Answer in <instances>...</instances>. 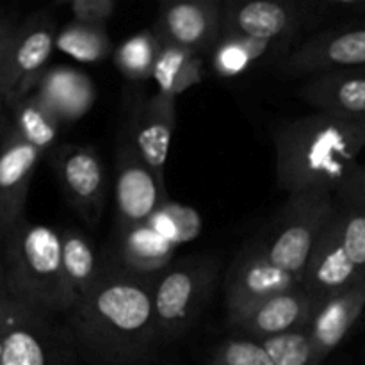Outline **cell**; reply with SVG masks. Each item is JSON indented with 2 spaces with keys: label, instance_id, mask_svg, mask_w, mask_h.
Wrapping results in <instances>:
<instances>
[{
  "label": "cell",
  "instance_id": "obj_35",
  "mask_svg": "<svg viewBox=\"0 0 365 365\" xmlns=\"http://www.w3.org/2000/svg\"><path fill=\"white\" fill-rule=\"evenodd\" d=\"M9 296V291H7V278H6V264H4V259L0 257V299Z\"/></svg>",
  "mask_w": 365,
  "mask_h": 365
},
{
  "label": "cell",
  "instance_id": "obj_11",
  "mask_svg": "<svg viewBox=\"0 0 365 365\" xmlns=\"http://www.w3.org/2000/svg\"><path fill=\"white\" fill-rule=\"evenodd\" d=\"M114 196L118 228L146 223L168 200L164 185H160L127 135L116 150Z\"/></svg>",
  "mask_w": 365,
  "mask_h": 365
},
{
  "label": "cell",
  "instance_id": "obj_26",
  "mask_svg": "<svg viewBox=\"0 0 365 365\" xmlns=\"http://www.w3.org/2000/svg\"><path fill=\"white\" fill-rule=\"evenodd\" d=\"M160 46L163 43L155 32H139L118 46L114 52V63L130 81H146L148 77H153Z\"/></svg>",
  "mask_w": 365,
  "mask_h": 365
},
{
  "label": "cell",
  "instance_id": "obj_36",
  "mask_svg": "<svg viewBox=\"0 0 365 365\" xmlns=\"http://www.w3.org/2000/svg\"><path fill=\"white\" fill-rule=\"evenodd\" d=\"M4 359V335H2V328H0V364H2Z\"/></svg>",
  "mask_w": 365,
  "mask_h": 365
},
{
  "label": "cell",
  "instance_id": "obj_13",
  "mask_svg": "<svg viewBox=\"0 0 365 365\" xmlns=\"http://www.w3.org/2000/svg\"><path fill=\"white\" fill-rule=\"evenodd\" d=\"M314 18L312 4L287 0H252L223 6V34L277 43L289 39Z\"/></svg>",
  "mask_w": 365,
  "mask_h": 365
},
{
  "label": "cell",
  "instance_id": "obj_10",
  "mask_svg": "<svg viewBox=\"0 0 365 365\" xmlns=\"http://www.w3.org/2000/svg\"><path fill=\"white\" fill-rule=\"evenodd\" d=\"M4 359L0 365H56V331L46 314L11 296L0 299Z\"/></svg>",
  "mask_w": 365,
  "mask_h": 365
},
{
  "label": "cell",
  "instance_id": "obj_37",
  "mask_svg": "<svg viewBox=\"0 0 365 365\" xmlns=\"http://www.w3.org/2000/svg\"><path fill=\"white\" fill-rule=\"evenodd\" d=\"M0 106H2V102H0Z\"/></svg>",
  "mask_w": 365,
  "mask_h": 365
},
{
  "label": "cell",
  "instance_id": "obj_15",
  "mask_svg": "<svg viewBox=\"0 0 365 365\" xmlns=\"http://www.w3.org/2000/svg\"><path fill=\"white\" fill-rule=\"evenodd\" d=\"M41 155L13 125L4 127L0 135V239L25 220L29 187Z\"/></svg>",
  "mask_w": 365,
  "mask_h": 365
},
{
  "label": "cell",
  "instance_id": "obj_19",
  "mask_svg": "<svg viewBox=\"0 0 365 365\" xmlns=\"http://www.w3.org/2000/svg\"><path fill=\"white\" fill-rule=\"evenodd\" d=\"M298 95L321 113L365 116V66L316 75Z\"/></svg>",
  "mask_w": 365,
  "mask_h": 365
},
{
  "label": "cell",
  "instance_id": "obj_32",
  "mask_svg": "<svg viewBox=\"0 0 365 365\" xmlns=\"http://www.w3.org/2000/svg\"><path fill=\"white\" fill-rule=\"evenodd\" d=\"M335 192L339 202L365 207V168L356 166Z\"/></svg>",
  "mask_w": 365,
  "mask_h": 365
},
{
  "label": "cell",
  "instance_id": "obj_18",
  "mask_svg": "<svg viewBox=\"0 0 365 365\" xmlns=\"http://www.w3.org/2000/svg\"><path fill=\"white\" fill-rule=\"evenodd\" d=\"M364 310L365 277L319 303L307 328L316 349L317 365L323 364L327 356L344 341Z\"/></svg>",
  "mask_w": 365,
  "mask_h": 365
},
{
  "label": "cell",
  "instance_id": "obj_33",
  "mask_svg": "<svg viewBox=\"0 0 365 365\" xmlns=\"http://www.w3.org/2000/svg\"><path fill=\"white\" fill-rule=\"evenodd\" d=\"M319 13L316 16H364L365 0H327L314 4Z\"/></svg>",
  "mask_w": 365,
  "mask_h": 365
},
{
  "label": "cell",
  "instance_id": "obj_17",
  "mask_svg": "<svg viewBox=\"0 0 365 365\" xmlns=\"http://www.w3.org/2000/svg\"><path fill=\"white\" fill-rule=\"evenodd\" d=\"M316 310L317 305L312 296L298 285L255 305L230 323V327L241 334L252 335L255 341H260L289 331L307 330Z\"/></svg>",
  "mask_w": 365,
  "mask_h": 365
},
{
  "label": "cell",
  "instance_id": "obj_12",
  "mask_svg": "<svg viewBox=\"0 0 365 365\" xmlns=\"http://www.w3.org/2000/svg\"><path fill=\"white\" fill-rule=\"evenodd\" d=\"M53 168L70 205L89 227H96L107 192L106 170L98 153L89 146L64 145L53 153Z\"/></svg>",
  "mask_w": 365,
  "mask_h": 365
},
{
  "label": "cell",
  "instance_id": "obj_21",
  "mask_svg": "<svg viewBox=\"0 0 365 365\" xmlns=\"http://www.w3.org/2000/svg\"><path fill=\"white\" fill-rule=\"evenodd\" d=\"M118 252L125 271L145 278H155L170 267L175 246L160 237L146 221L118 228Z\"/></svg>",
  "mask_w": 365,
  "mask_h": 365
},
{
  "label": "cell",
  "instance_id": "obj_14",
  "mask_svg": "<svg viewBox=\"0 0 365 365\" xmlns=\"http://www.w3.org/2000/svg\"><path fill=\"white\" fill-rule=\"evenodd\" d=\"M177 125V98L157 91L152 96L138 95L127 121V138L138 150L160 185Z\"/></svg>",
  "mask_w": 365,
  "mask_h": 365
},
{
  "label": "cell",
  "instance_id": "obj_34",
  "mask_svg": "<svg viewBox=\"0 0 365 365\" xmlns=\"http://www.w3.org/2000/svg\"><path fill=\"white\" fill-rule=\"evenodd\" d=\"M16 29L18 25L11 18L0 16V71H2L4 63L7 59L11 43H13L14 34H16Z\"/></svg>",
  "mask_w": 365,
  "mask_h": 365
},
{
  "label": "cell",
  "instance_id": "obj_4",
  "mask_svg": "<svg viewBox=\"0 0 365 365\" xmlns=\"http://www.w3.org/2000/svg\"><path fill=\"white\" fill-rule=\"evenodd\" d=\"M337 203V212L302 277V287L317 307L365 277V207Z\"/></svg>",
  "mask_w": 365,
  "mask_h": 365
},
{
  "label": "cell",
  "instance_id": "obj_8",
  "mask_svg": "<svg viewBox=\"0 0 365 365\" xmlns=\"http://www.w3.org/2000/svg\"><path fill=\"white\" fill-rule=\"evenodd\" d=\"M298 285H302L299 277L274 266L259 242L248 246L235 260L227 278L225 307H227L228 324L234 323L255 305L269 299L271 296H277Z\"/></svg>",
  "mask_w": 365,
  "mask_h": 365
},
{
  "label": "cell",
  "instance_id": "obj_24",
  "mask_svg": "<svg viewBox=\"0 0 365 365\" xmlns=\"http://www.w3.org/2000/svg\"><path fill=\"white\" fill-rule=\"evenodd\" d=\"M163 43L159 57H157L153 78L159 91L177 98L180 93L202 82V59L200 53L187 48H180L171 43Z\"/></svg>",
  "mask_w": 365,
  "mask_h": 365
},
{
  "label": "cell",
  "instance_id": "obj_28",
  "mask_svg": "<svg viewBox=\"0 0 365 365\" xmlns=\"http://www.w3.org/2000/svg\"><path fill=\"white\" fill-rule=\"evenodd\" d=\"M56 46H59L64 53H70L75 59L86 61V63L106 59L113 50L106 29L82 25L77 21L66 25L57 34Z\"/></svg>",
  "mask_w": 365,
  "mask_h": 365
},
{
  "label": "cell",
  "instance_id": "obj_22",
  "mask_svg": "<svg viewBox=\"0 0 365 365\" xmlns=\"http://www.w3.org/2000/svg\"><path fill=\"white\" fill-rule=\"evenodd\" d=\"M61 255L73 309H77L96 287L103 271L100 269L91 241L77 228L61 232Z\"/></svg>",
  "mask_w": 365,
  "mask_h": 365
},
{
  "label": "cell",
  "instance_id": "obj_31",
  "mask_svg": "<svg viewBox=\"0 0 365 365\" xmlns=\"http://www.w3.org/2000/svg\"><path fill=\"white\" fill-rule=\"evenodd\" d=\"M64 6L70 9L73 21L77 24L103 27V24L113 18L118 2L116 0H71L64 2Z\"/></svg>",
  "mask_w": 365,
  "mask_h": 365
},
{
  "label": "cell",
  "instance_id": "obj_3",
  "mask_svg": "<svg viewBox=\"0 0 365 365\" xmlns=\"http://www.w3.org/2000/svg\"><path fill=\"white\" fill-rule=\"evenodd\" d=\"M2 241L11 298L46 316L70 314L73 299L63 271L61 232L24 220Z\"/></svg>",
  "mask_w": 365,
  "mask_h": 365
},
{
  "label": "cell",
  "instance_id": "obj_23",
  "mask_svg": "<svg viewBox=\"0 0 365 365\" xmlns=\"http://www.w3.org/2000/svg\"><path fill=\"white\" fill-rule=\"evenodd\" d=\"M11 109H13L11 125L25 141L36 146L41 153L56 145L61 120L38 91H32L24 100L14 103Z\"/></svg>",
  "mask_w": 365,
  "mask_h": 365
},
{
  "label": "cell",
  "instance_id": "obj_9",
  "mask_svg": "<svg viewBox=\"0 0 365 365\" xmlns=\"http://www.w3.org/2000/svg\"><path fill=\"white\" fill-rule=\"evenodd\" d=\"M359 66H365V24L319 32L280 61V71L289 77Z\"/></svg>",
  "mask_w": 365,
  "mask_h": 365
},
{
  "label": "cell",
  "instance_id": "obj_6",
  "mask_svg": "<svg viewBox=\"0 0 365 365\" xmlns=\"http://www.w3.org/2000/svg\"><path fill=\"white\" fill-rule=\"evenodd\" d=\"M220 274V262L210 257H192L166 267L153 278L159 342L182 337L198 321Z\"/></svg>",
  "mask_w": 365,
  "mask_h": 365
},
{
  "label": "cell",
  "instance_id": "obj_27",
  "mask_svg": "<svg viewBox=\"0 0 365 365\" xmlns=\"http://www.w3.org/2000/svg\"><path fill=\"white\" fill-rule=\"evenodd\" d=\"M148 225L177 248L178 245L192 241L202 232V217L195 209L166 200L155 214L148 220Z\"/></svg>",
  "mask_w": 365,
  "mask_h": 365
},
{
  "label": "cell",
  "instance_id": "obj_5",
  "mask_svg": "<svg viewBox=\"0 0 365 365\" xmlns=\"http://www.w3.org/2000/svg\"><path fill=\"white\" fill-rule=\"evenodd\" d=\"M337 196L330 191L289 195L287 202L271 220L259 246L274 266L302 280L314 250L337 212Z\"/></svg>",
  "mask_w": 365,
  "mask_h": 365
},
{
  "label": "cell",
  "instance_id": "obj_25",
  "mask_svg": "<svg viewBox=\"0 0 365 365\" xmlns=\"http://www.w3.org/2000/svg\"><path fill=\"white\" fill-rule=\"evenodd\" d=\"M274 43L246 38L237 34H221L212 48V66L220 75L230 77L252 68L260 57L271 52Z\"/></svg>",
  "mask_w": 365,
  "mask_h": 365
},
{
  "label": "cell",
  "instance_id": "obj_1",
  "mask_svg": "<svg viewBox=\"0 0 365 365\" xmlns=\"http://www.w3.org/2000/svg\"><path fill=\"white\" fill-rule=\"evenodd\" d=\"M70 334L96 365L145 360L159 342L153 280L128 271L102 273L91 294L70 312Z\"/></svg>",
  "mask_w": 365,
  "mask_h": 365
},
{
  "label": "cell",
  "instance_id": "obj_16",
  "mask_svg": "<svg viewBox=\"0 0 365 365\" xmlns=\"http://www.w3.org/2000/svg\"><path fill=\"white\" fill-rule=\"evenodd\" d=\"M155 34L191 52H212L223 34V6L212 0H173L160 6Z\"/></svg>",
  "mask_w": 365,
  "mask_h": 365
},
{
  "label": "cell",
  "instance_id": "obj_2",
  "mask_svg": "<svg viewBox=\"0 0 365 365\" xmlns=\"http://www.w3.org/2000/svg\"><path fill=\"white\" fill-rule=\"evenodd\" d=\"M277 180L284 191H330L355 170L365 148V116L321 113L296 118L274 132Z\"/></svg>",
  "mask_w": 365,
  "mask_h": 365
},
{
  "label": "cell",
  "instance_id": "obj_29",
  "mask_svg": "<svg viewBox=\"0 0 365 365\" xmlns=\"http://www.w3.org/2000/svg\"><path fill=\"white\" fill-rule=\"evenodd\" d=\"M259 342L273 365H317L314 342L307 330L260 339Z\"/></svg>",
  "mask_w": 365,
  "mask_h": 365
},
{
  "label": "cell",
  "instance_id": "obj_20",
  "mask_svg": "<svg viewBox=\"0 0 365 365\" xmlns=\"http://www.w3.org/2000/svg\"><path fill=\"white\" fill-rule=\"evenodd\" d=\"M63 121H75L84 116L95 102V86L82 71L68 66L46 70L34 89Z\"/></svg>",
  "mask_w": 365,
  "mask_h": 365
},
{
  "label": "cell",
  "instance_id": "obj_30",
  "mask_svg": "<svg viewBox=\"0 0 365 365\" xmlns=\"http://www.w3.org/2000/svg\"><path fill=\"white\" fill-rule=\"evenodd\" d=\"M210 365H273V362L259 341L235 337L217 348Z\"/></svg>",
  "mask_w": 365,
  "mask_h": 365
},
{
  "label": "cell",
  "instance_id": "obj_7",
  "mask_svg": "<svg viewBox=\"0 0 365 365\" xmlns=\"http://www.w3.org/2000/svg\"><path fill=\"white\" fill-rule=\"evenodd\" d=\"M56 21L36 13L18 25L9 53L0 71V102L13 107L38 88L57 41Z\"/></svg>",
  "mask_w": 365,
  "mask_h": 365
}]
</instances>
